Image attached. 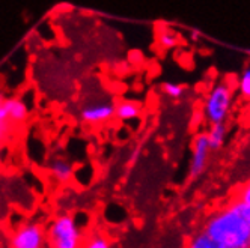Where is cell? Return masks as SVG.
Returning <instances> with one entry per match:
<instances>
[{"instance_id":"cell-2","label":"cell","mask_w":250,"mask_h":248,"mask_svg":"<svg viewBox=\"0 0 250 248\" xmlns=\"http://www.w3.org/2000/svg\"><path fill=\"white\" fill-rule=\"evenodd\" d=\"M47 242L50 248H82L83 232L77 218L73 215H59L47 229Z\"/></svg>"},{"instance_id":"cell-13","label":"cell","mask_w":250,"mask_h":248,"mask_svg":"<svg viewBox=\"0 0 250 248\" xmlns=\"http://www.w3.org/2000/svg\"><path fill=\"white\" fill-rule=\"evenodd\" d=\"M237 87H238L240 95L244 99L250 101V63H247L240 73L238 80H237Z\"/></svg>"},{"instance_id":"cell-17","label":"cell","mask_w":250,"mask_h":248,"mask_svg":"<svg viewBox=\"0 0 250 248\" xmlns=\"http://www.w3.org/2000/svg\"><path fill=\"white\" fill-rule=\"evenodd\" d=\"M237 199H240V200H243L246 203H250V179L240 188Z\"/></svg>"},{"instance_id":"cell-11","label":"cell","mask_w":250,"mask_h":248,"mask_svg":"<svg viewBox=\"0 0 250 248\" xmlns=\"http://www.w3.org/2000/svg\"><path fill=\"white\" fill-rule=\"evenodd\" d=\"M220 245L214 241L208 233H205L204 230L199 233L193 235L188 242H187V247L186 248H219Z\"/></svg>"},{"instance_id":"cell-16","label":"cell","mask_w":250,"mask_h":248,"mask_svg":"<svg viewBox=\"0 0 250 248\" xmlns=\"http://www.w3.org/2000/svg\"><path fill=\"white\" fill-rule=\"evenodd\" d=\"M229 206L250 226V203H246L240 199H235V200H232V203Z\"/></svg>"},{"instance_id":"cell-6","label":"cell","mask_w":250,"mask_h":248,"mask_svg":"<svg viewBox=\"0 0 250 248\" xmlns=\"http://www.w3.org/2000/svg\"><path fill=\"white\" fill-rule=\"evenodd\" d=\"M116 104L113 102H95L84 105L80 112V117L84 122L97 123V122H105L115 116Z\"/></svg>"},{"instance_id":"cell-20","label":"cell","mask_w":250,"mask_h":248,"mask_svg":"<svg viewBox=\"0 0 250 248\" xmlns=\"http://www.w3.org/2000/svg\"><path fill=\"white\" fill-rule=\"evenodd\" d=\"M219 248H226V247H219Z\"/></svg>"},{"instance_id":"cell-14","label":"cell","mask_w":250,"mask_h":248,"mask_svg":"<svg viewBox=\"0 0 250 248\" xmlns=\"http://www.w3.org/2000/svg\"><path fill=\"white\" fill-rule=\"evenodd\" d=\"M162 91L170 99H180L184 96L187 87L181 83H176V81H166L162 84Z\"/></svg>"},{"instance_id":"cell-21","label":"cell","mask_w":250,"mask_h":248,"mask_svg":"<svg viewBox=\"0 0 250 248\" xmlns=\"http://www.w3.org/2000/svg\"><path fill=\"white\" fill-rule=\"evenodd\" d=\"M247 55H249V56H250V51H249V53H247Z\"/></svg>"},{"instance_id":"cell-5","label":"cell","mask_w":250,"mask_h":248,"mask_svg":"<svg viewBox=\"0 0 250 248\" xmlns=\"http://www.w3.org/2000/svg\"><path fill=\"white\" fill-rule=\"evenodd\" d=\"M209 152H211V148H209L207 133H199L193 140L191 159H190V167H188V174L191 179L198 178V176H201L205 172Z\"/></svg>"},{"instance_id":"cell-9","label":"cell","mask_w":250,"mask_h":248,"mask_svg":"<svg viewBox=\"0 0 250 248\" xmlns=\"http://www.w3.org/2000/svg\"><path fill=\"white\" fill-rule=\"evenodd\" d=\"M142 113V107L137 102L133 101H122L119 104H116V110H115V116L121 120H131L139 117Z\"/></svg>"},{"instance_id":"cell-10","label":"cell","mask_w":250,"mask_h":248,"mask_svg":"<svg viewBox=\"0 0 250 248\" xmlns=\"http://www.w3.org/2000/svg\"><path fill=\"white\" fill-rule=\"evenodd\" d=\"M8 110H9L11 122H14V123H21L29 116V109H27L26 102H23L19 98L8 99Z\"/></svg>"},{"instance_id":"cell-15","label":"cell","mask_w":250,"mask_h":248,"mask_svg":"<svg viewBox=\"0 0 250 248\" xmlns=\"http://www.w3.org/2000/svg\"><path fill=\"white\" fill-rule=\"evenodd\" d=\"M82 248H110V242L105 236L95 233L91 238H87L86 241H83Z\"/></svg>"},{"instance_id":"cell-3","label":"cell","mask_w":250,"mask_h":248,"mask_svg":"<svg viewBox=\"0 0 250 248\" xmlns=\"http://www.w3.org/2000/svg\"><path fill=\"white\" fill-rule=\"evenodd\" d=\"M232 102H234V94L232 87L228 81H217L211 89L208 91L204 99V116L209 123L226 122Z\"/></svg>"},{"instance_id":"cell-7","label":"cell","mask_w":250,"mask_h":248,"mask_svg":"<svg viewBox=\"0 0 250 248\" xmlns=\"http://www.w3.org/2000/svg\"><path fill=\"white\" fill-rule=\"evenodd\" d=\"M48 173L53 179H56L61 184H65L68 181L73 179V174H74V169L73 164L63 158H56L50 161L48 164Z\"/></svg>"},{"instance_id":"cell-12","label":"cell","mask_w":250,"mask_h":248,"mask_svg":"<svg viewBox=\"0 0 250 248\" xmlns=\"http://www.w3.org/2000/svg\"><path fill=\"white\" fill-rule=\"evenodd\" d=\"M178 41H180V38H178V33H175V32H172L169 29L160 30L158 35H157V42L163 50L175 48L178 45Z\"/></svg>"},{"instance_id":"cell-8","label":"cell","mask_w":250,"mask_h":248,"mask_svg":"<svg viewBox=\"0 0 250 248\" xmlns=\"http://www.w3.org/2000/svg\"><path fill=\"white\" fill-rule=\"evenodd\" d=\"M208 141L211 151H219L223 148L226 135H228V125L226 122H217V123H209V128L207 131Z\"/></svg>"},{"instance_id":"cell-19","label":"cell","mask_w":250,"mask_h":248,"mask_svg":"<svg viewBox=\"0 0 250 248\" xmlns=\"http://www.w3.org/2000/svg\"><path fill=\"white\" fill-rule=\"evenodd\" d=\"M191 35H193V37H191L193 41H198V39H199V33H198V32H193Z\"/></svg>"},{"instance_id":"cell-1","label":"cell","mask_w":250,"mask_h":248,"mask_svg":"<svg viewBox=\"0 0 250 248\" xmlns=\"http://www.w3.org/2000/svg\"><path fill=\"white\" fill-rule=\"evenodd\" d=\"M204 232L220 247L250 248V226L230 206L211 212L205 220Z\"/></svg>"},{"instance_id":"cell-4","label":"cell","mask_w":250,"mask_h":248,"mask_svg":"<svg viewBox=\"0 0 250 248\" xmlns=\"http://www.w3.org/2000/svg\"><path fill=\"white\" fill-rule=\"evenodd\" d=\"M47 233L40 223H24L14 230L9 244L11 248H44Z\"/></svg>"},{"instance_id":"cell-18","label":"cell","mask_w":250,"mask_h":248,"mask_svg":"<svg viewBox=\"0 0 250 248\" xmlns=\"http://www.w3.org/2000/svg\"><path fill=\"white\" fill-rule=\"evenodd\" d=\"M11 131V122L0 120V145H3V141L8 138Z\"/></svg>"}]
</instances>
